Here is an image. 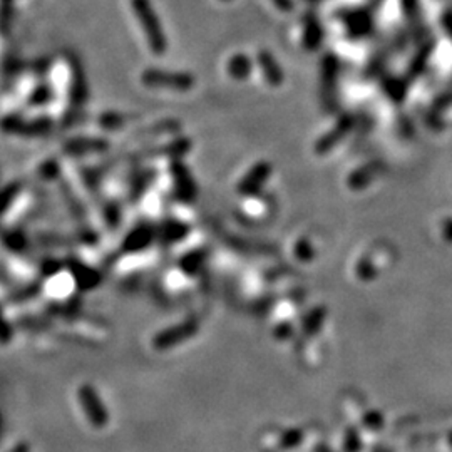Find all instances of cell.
<instances>
[{"label": "cell", "instance_id": "obj_1", "mask_svg": "<svg viewBox=\"0 0 452 452\" xmlns=\"http://www.w3.org/2000/svg\"><path fill=\"white\" fill-rule=\"evenodd\" d=\"M131 9L137 21H140L149 49L156 55L166 54V50H168V37H166L158 12H156L151 0H131Z\"/></svg>", "mask_w": 452, "mask_h": 452}, {"label": "cell", "instance_id": "obj_2", "mask_svg": "<svg viewBox=\"0 0 452 452\" xmlns=\"http://www.w3.org/2000/svg\"><path fill=\"white\" fill-rule=\"evenodd\" d=\"M142 84L153 89L190 91L195 86V77L188 72L161 71V69H146L141 74Z\"/></svg>", "mask_w": 452, "mask_h": 452}, {"label": "cell", "instance_id": "obj_3", "mask_svg": "<svg viewBox=\"0 0 452 452\" xmlns=\"http://www.w3.org/2000/svg\"><path fill=\"white\" fill-rule=\"evenodd\" d=\"M79 400L82 409H84L87 419L92 426L103 427L108 424V412H106L104 405L101 404L99 395L96 394V390L89 385H82L79 389Z\"/></svg>", "mask_w": 452, "mask_h": 452}, {"label": "cell", "instance_id": "obj_4", "mask_svg": "<svg viewBox=\"0 0 452 452\" xmlns=\"http://www.w3.org/2000/svg\"><path fill=\"white\" fill-rule=\"evenodd\" d=\"M0 128L4 131L12 132V135H24V136H37V135H44L50 129V121L47 118H39L34 119V121L26 123V119L18 118V116H9L6 119H2L0 123Z\"/></svg>", "mask_w": 452, "mask_h": 452}, {"label": "cell", "instance_id": "obj_5", "mask_svg": "<svg viewBox=\"0 0 452 452\" xmlns=\"http://www.w3.org/2000/svg\"><path fill=\"white\" fill-rule=\"evenodd\" d=\"M195 330H196L195 322L188 320L181 325H174V327H171V329L161 332V334H158V337L154 339L153 344H154L156 349L168 350V349L174 347L176 344H181L186 339H190V337L195 334Z\"/></svg>", "mask_w": 452, "mask_h": 452}, {"label": "cell", "instance_id": "obj_6", "mask_svg": "<svg viewBox=\"0 0 452 452\" xmlns=\"http://www.w3.org/2000/svg\"><path fill=\"white\" fill-rule=\"evenodd\" d=\"M108 141L96 140V137H76L66 142V153L69 154H84V153H101L108 149Z\"/></svg>", "mask_w": 452, "mask_h": 452}, {"label": "cell", "instance_id": "obj_7", "mask_svg": "<svg viewBox=\"0 0 452 452\" xmlns=\"http://www.w3.org/2000/svg\"><path fill=\"white\" fill-rule=\"evenodd\" d=\"M171 173H173V179L174 184H176V191L178 195L181 198H190V195L193 193V179L188 174L186 168L178 161H174L171 164Z\"/></svg>", "mask_w": 452, "mask_h": 452}, {"label": "cell", "instance_id": "obj_8", "mask_svg": "<svg viewBox=\"0 0 452 452\" xmlns=\"http://www.w3.org/2000/svg\"><path fill=\"white\" fill-rule=\"evenodd\" d=\"M151 237H153V232H151L149 226H141L129 235L126 239V250L129 252H136L145 248L147 243L151 242Z\"/></svg>", "mask_w": 452, "mask_h": 452}, {"label": "cell", "instance_id": "obj_9", "mask_svg": "<svg viewBox=\"0 0 452 452\" xmlns=\"http://www.w3.org/2000/svg\"><path fill=\"white\" fill-rule=\"evenodd\" d=\"M228 72L237 79H243L250 74V61L244 55H235L228 61Z\"/></svg>", "mask_w": 452, "mask_h": 452}, {"label": "cell", "instance_id": "obj_10", "mask_svg": "<svg viewBox=\"0 0 452 452\" xmlns=\"http://www.w3.org/2000/svg\"><path fill=\"white\" fill-rule=\"evenodd\" d=\"M260 62L263 66V72H265L266 79H269V82H271V84H278L280 82V71L276 69V64L273 59L270 57L266 52H261L260 54Z\"/></svg>", "mask_w": 452, "mask_h": 452}, {"label": "cell", "instance_id": "obj_11", "mask_svg": "<svg viewBox=\"0 0 452 452\" xmlns=\"http://www.w3.org/2000/svg\"><path fill=\"white\" fill-rule=\"evenodd\" d=\"M52 98H54L52 89H50L49 86H40V87H37L34 92H32L30 98H29V103L32 106H43V104H47Z\"/></svg>", "mask_w": 452, "mask_h": 452}, {"label": "cell", "instance_id": "obj_12", "mask_svg": "<svg viewBox=\"0 0 452 452\" xmlns=\"http://www.w3.org/2000/svg\"><path fill=\"white\" fill-rule=\"evenodd\" d=\"M18 191H21V184L13 183V184H11V186H7L2 193H0V213H4V211H6L9 206L12 205V201L16 200Z\"/></svg>", "mask_w": 452, "mask_h": 452}, {"label": "cell", "instance_id": "obj_13", "mask_svg": "<svg viewBox=\"0 0 452 452\" xmlns=\"http://www.w3.org/2000/svg\"><path fill=\"white\" fill-rule=\"evenodd\" d=\"M99 124L106 129H118L124 124V118L121 114L116 113H104L103 116L99 118Z\"/></svg>", "mask_w": 452, "mask_h": 452}, {"label": "cell", "instance_id": "obj_14", "mask_svg": "<svg viewBox=\"0 0 452 452\" xmlns=\"http://www.w3.org/2000/svg\"><path fill=\"white\" fill-rule=\"evenodd\" d=\"M181 228H183L181 225L171 223V225H169L168 233H166V238H169V239H176V238H179V237H181V233H183Z\"/></svg>", "mask_w": 452, "mask_h": 452}]
</instances>
